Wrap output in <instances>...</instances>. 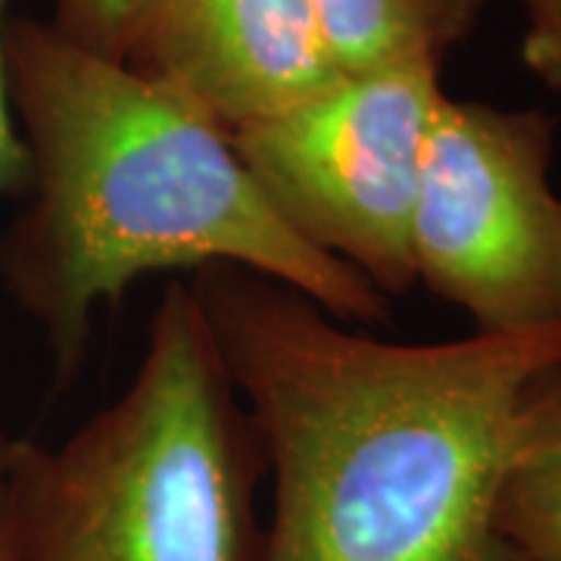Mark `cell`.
I'll use <instances>...</instances> for the list:
<instances>
[{
	"label": "cell",
	"instance_id": "4fadbf2b",
	"mask_svg": "<svg viewBox=\"0 0 561 561\" xmlns=\"http://www.w3.org/2000/svg\"><path fill=\"white\" fill-rule=\"evenodd\" d=\"M13 443H16V437H10V434L0 431V481H3L7 465H10V456H13Z\"/></svg>",
	"mask_w": 561,
	"mask_h": 561
},
{
	"label": "cell",
	"instance_id": "9c48e42d",
	"mask_svg": "<svg viewBox=\"0 0 561 561\" xmlns=\"http://www.w3.org/2000/svg\"><path fill=\"white\" fill-rule=\"evenodd\" d=\"M54 3L57 10L50 22L66 38L122 60L144 0H54Z\"/></svg>",
	"mask_w": 561,
	"mask_h": 561
},
{
	"label": "cell",
	"instance_id": "ba28073f",
	"mask_svg": "<svg viewBox=\"0 0 561 561\" xmlns=\"http://www.w3.org/2000/svg\"><path fill=\"white\" fill-rule=\"evenodd\" d=\"M496 522L527 561H561V368L524 400Z\"/></svg>",
	"mask_w": 561,
	"mask_h": 561
},
{
	"label": "cell",
	"instance_id": "3957f363",
	"mask_svg": "<svg viewBox=\"0 0 561 561\" xmlns=\"http://www.w3.org/2000/svg\"><path fill=\"white\" fill-rule=\"evenodd\" d=\"M265 459L194 287L172 280L135 378L3 474L16 561H260Z\"/></svg>",
	"mask_w": 561,
	"mask_h": 561
},
{
	"label": "cell",
	"instance_id": "30bf717a",
	"mask_svg": "<svg viewBox=\"0 0 561 561\" xmlns=\"http://www.w3.org/2000/svg\"><path fill=\"white\" fill-rule=\"evenodd\" d=\"M527 28H524V66L561 91V0H522Z\"/></svg>",
	"mask_w": 561,
	"mask_h": 561
},
{
	"label": "cell",
	"instance_id": "7c38bea8",
	"mask_svg": "<svg viewBox=\"0 0 561 561\" xmlns=\"http://www.w3.org/2000/svg\"><path fill=\"white\" fill-rule=\"evenodd\" d=\"M0 561H16L13 559V534H10V512H7L3 481H0Z\"/></svg>",
	"mask_w": 561,
	"mask_h": 561
},
{
	"label": "cell",
	"instance_id": "277c9868",
	"mask_svg": "<svg viewBox=\"0 0 561 561\" xmlns=\"http://www.w3.org/2000/svg\"><path fill=\"white\" fill-rule=\"evenodd\" d=\"M440 62L341 72L278 116L231 131L278 219L368 278L387 300L412 290V219Z\"/></svg>",
	"mask_w": 561,
	"mask_h": 561
},
{
	"label": "cell",
	"instance_id": "8fae6325",
	"mask_svg": "<svg viewBox=\"0 0 561 561\" xmlns=\"http://www.w3.org/2000/svg\"><path fill=\"white\" fill-rule=\"evenodd\" d=\"M10 3L0 0V201L25 194L28 184V157L22 144L13 103H10V84H7V25H10Z\"/></svg>",
	"mask_w": 561,
	"mask_h": 561
},
{
	"label": "cell",
	"instance_id": "5b68a950",
	"mask_svg": "<svg viewBox=\"0 0 561 561\" xmlns=\"http://www.w3.org/2000/svg\"><path fill=\"white\" fill-rule=\"evenodd\" d=\"M540 110L443 98L412 219L415 280L483 334L561 324V197Z\"/></svg>",
	"mask_w": 561,
	"mask_h": 561
},
{
	"label": "cell",
	"instance_id": "52a82bcc",
	"mask_svg": "<svg viewBox=\"0 0 561 561\" xmlns=\"http://www.w3.org/2000/svg\"><path fill=\"white\" fill-rule=\"evenodd\" d=\"M341 72L443 62L471 35L486 0H312Z\"/></svg>",
	"mask_w": 561,
	"mask_h": 561
},
{
	"label": "cell",
	"instance_id": "8992f818",
	"mask_svg": "<svg viewBox=\"0 0 561 561\" xmlns=\"http://www.w3.org/2000/svg\"><path fill=\"white\" fill-rule=\"evenodd\" d=\"M122 60L179 88L228 131L341 76L312 0H144Z\"/></svg>",
	"mask_w": 561,
	"mask_h": 561
},
{
	"label": "cell",
	"instance_id": "7a4b0ae2",
	"mask_svg": "<svg viewBox=\"0 0 561 561\" xmlns=\"http://www.w3.org/2000/svg\"><path fill=\"white\" fill-rule=\"evenodd\" d=\"M7 84L28 201L0 238V280L57 383L79 375L98 309L169 272L243 268L350 324L390 319L371 280L278 219L231 131L179 88L28 16L7 25Z\"/></svg>",
	"mask_w": 561,
	"mask_h": 561
},
{
	"label": "cell",
	"instance_id": "6da1fadb",
	"mask_svg": "<svg viewBox=\"0 0 561 561\" xmlns=\"http://www.w3.org/2000/svg\"><path fill=\"white\" fill-rule=\"evenodd\" d=\"M191 287L260 437V561H527L496 502L561 324L393 343L243 268Z\"/></svg>",
	"mask_w": 561,
	"mask_h": 561
}]
</instances>
